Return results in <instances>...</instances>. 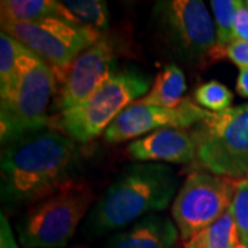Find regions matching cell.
I'll list each match as a JSON object with an SVG mask.
<instances>
[{
    "mask_svg": "<svg viewBox=\"0 0 248 248\" xmlns=\"http://www.w3.org/2000/svg\"><path fill=\"white\" fill-rule=\"evenodd\" d=\"M81 161L78 142L51 127L27 134L3 146L0 197L16 213L76 181Z\"/></svg>",
    "mask_w": 248,
    "mask_h": 248,
    "instance_id": "1",
    "label": "cell"
},
{
    "mask_svg": "<svg viewBox=\"0 0 248 248\" xmlns=\"http://www.w3.org/2000/svg\"><path fill=\"white\" fill-rule=\"evenodd\" d=\"M179 187L178 174L169 164H128L93 204L84 232L99 237L124 231L142 218L169 208Z\"/></svg>",
    "mask_w": 248,
    "mask_h": 248,
    "instance_id": "2",
    "label": "cell"
},
{
    "mask_svg": "<svg viewBox=\"0 0 248 248\" xmlns=\"http://www.w3.org/2000/svg\"><path fill=\"white\" fill-rule=\"evenodd\" d=\"M152 83L151 75L138 68H115L86 101L53 117L50 127L78 143H89L105 133L128 105L145 97Z\"/></svg>",
    "mask_w": 248,
    "mask_h": 248,
    "instance_id": "3",
    "label": "cell"
},
{
    "mask_svg": "<svg viewBox=\"0 0 248 248\" xmlns=\"http://www.w3.org/2000/svg\"><path fill=\"white\" fill-rule=\"evenodd\" d=\"M58 80L53 68L24 47L18 60L17 78L6 98L0 99L1 145L50 127L48 108L57 95Z\"/></svg>",
    "mask_w": 248,
    "mask_h": 248,
    "instance_id": "4",
    "label": "cell"
},
{
    "mask_svg": "<svg viewBox=\"0 0 248 248\" xmlns=\"http://www.w3.org/2000/svg\"><path fill=\"white\" fill-rule=\"evenodd\" d=\"M93 187L72 181L57 192L29 205L16 223L22 248H63L95 203Z\"/></svg>",
    "mask_w": 248,
    "mask_h": 248,
    "instance_id": "5",
    "label": "cell"
},
{
    "mask_svg": "<svg viewBox=\"0 0 248 248\" xmlns=\"http://www.w3.org/2000/svg\"><path fill=\"white\" fill-rule=\"evenodd\" d=\"M196 170L239 181L248 175V102L210 113L190 127Z\"/></svg>",
    "mask_w": 248,
    "mask_h": 248,
    "instance_id": "6",
    "label": "cell"
},
{
    "mask_svg": "<svg viewBox=\"0 0 248 248\" xmlns=\"http://www.w3.org/2000/svg\"><path fill=\"white\" fill-rule=\"evenodd\" d=\"M153 19L160 39L179 61L203 68L217 60V29L200 0L157 1Z\"/></svg>",
    "mask_w": 248,
    "mask_h": 248,
    "instance_id": "7",
    "label": "cell"
},
{
    "mask_svg": "<svg viewBox=\"0 0 248 248\" xmlns=\"http://www.w3.org/2000/svg\"><path fill=\"white\" fill-rule=\"evenodd\" d=\"M1 32L14 37L47 62L55 72L58 81L78 55L104 35L61 18H45L35 22L1 21Z\"/></svg>",
    "mask_w": 248,
    "mask_h": 248,
    "instance_id": "8",
    "label": "cell"
},
{
    "mask_svg": "<svg viewBox=\"0 0 248 248\" xmlns=\"http://www.w3.org/2000/svg\"><path fill=\"white\" fill-rule=\"evenodd\" d=\"M239 181L195 170L187 174L171 204V218L186 241L215 222L231 207Z\"/></svg>",
    "mask_w": 248,
    "mask_h": 248,
    "instance_id": "9",
    "label": "cell"
},
{
    "mask_svg": "<svg viewBox=\"0 0 248 248\" xmlns=\"http://www.w3.org/2000/svg\"><path fill=\"white\" fill-rule=\"evenodd\" d=\"M119 51L115 36L104 33L94 45L78 55L60 79L61 87L55 98L58 113L86 101L110 76L116 68Z\"/></svg>",
    "mask_w": 248,
    "mask_h": 248,
    "instance_id": "10",
    "label": "cell"
},
{
    "mask_svg": "<svg viewBox=\"0 0 248 248\" xmlns=\"http://www.w3.org/2000/svg\"><path fill=\"white\" fill-rule=\"evenodd\" d=\"M210 113L211 112L199 107L190 98H185L177 108L152 107L137 101L116 117L104 133V138L109 143L133 142L166 127L190 128Z\"/></svg>",
    "mask_w": 248,
    "mask_h": 248,
    "instance_id": "11",
    "label": "cell"
},
{
    "mask_svg": "<svg viewBox=\"0 0 248 248\" xmlns=\"http://www.w3.org/2000/svg\"><path fill=\"white\" fill-rule=\"evenodd\" d=\"M127 153L137 161L195 164L196 145L190 128L166 127L130 142Z\"/></svg>",
    "mask_w": 248,
    "mask_h": 248,
    "instance_id": "12",
    "label": "cell"
},
{
    "mask_svg": "<svg viewBox=\"0 0 248 248\" xmlns=\"http://www.w3.org/2000/svg\"><path fill=\"white\" fill-rule=\"evenodd\" d=\"M181 239L175 222L164 214H151L108 237L102 248H174Z\"/></svg>",
    "mask_w": 248,
    "mask_h": 248,
    "instance_id": "13",
    "label": "cell"
},
{
    "mask_svg": "<svg viewBox=\"0 0 248 248\" xmlns=\"http://www.w3.org/2000/svg\"><path fill=\"white\" fill-rule=\"evenodd\" d=\"M185 91V73L177 63H169L157 73L149 93L138 102L152 107L177 108L184 102Z\"/></svg>",
    "mask_w": 248,
    "mask_h": 248,
    "instance_id": "14",
    "label": "cell"
},
{
    "mask_svg": "<svg viewBox=\"0 0 248 248\" xmlns=\"http://www.w3.org/2000/svg\"><path fill=\"white\" fill-rule=\"evenodd\" d=\"M61 18L75 25L107 33L110 13L107 1L102 0H62Z\"/></svg>",
    "mask_w": 248,
    "mask_h": 248,
    "instance_id": "15",
    "label": "cell"
},
{
    "mask_svg": "<svg viewBox=\"0 0 248 248\" xmlns=\"http://www.w3.org/2000/svg\"><path fill=\"white\" fill-rule=\"evenodd\" d=\"M239 246V232L229 210L210 226L184 241V248H237Z\"/></svg>",
    "mask_w": 248,
    "mask_h": 248,
    "instance_id": "16",
    "label": "cell"
},
{
    "mask_svg": "<svg viewBox=\"0 0 248 248\" xmlns=\"http://www.w3.org/2000/svg\"><path fill=\"white\" fill-rule=\"evenodd\" d=\"M0 16L1 21L7 22L61 18V4L60 0H3L0 3Z\"/></svg>",
    "mask_w": 248,
    "mask_h": 248,
    "instance_id": "17",
    "label": "cell"
},
{
    "mask_svg": "<svg viewBox=\"0 0 248 248\" xmlns=\"http://www.w3.org/2000/svg\"><path fill=\"white\" fill-rule=\"evenodd\" d=\"M243 4L241 0H211L210 6L213 10V18L217 29V60H223V51L233 40L234 19Z\"/></svg>",
    "mask_w": 248,
    "mask_h": 248,
    "instance_id": "18",
    "label": "cell"
},
{
    "mask_svg": "<svg viewBox=\"0 0 248 248\" xmlns=\"http://www.w3.org/2000/svg\"><path fill=\"white\" fill-rule=\"evenodd\" d=\"M24 46L4 32H0V99L6 98L17 78L18 60Z\"/></svg>",
    "mask_w": 248,
    "mask_h": 248,
    "instance_id": "19",
    "label": "cell"
},
{
    "mask_svg": "<svg viewBox=\"0 0 248 248\" xmlns=\"http://www.w3.org/2000/svg\"><path fill=\"white\" fill-rule=\"evenodd\" d=\"M195 101L199 107L211 113L223 112L232 108L233 94L225 84L218 80H210L195 90Z\"/></svg>",
    "mask_w": 248,
    "mask_h": 248,
    "instance_id": "20",
    "label": "cell"
},
{
    "mask_svg": "<svg viewBox=\"0 0 248 248\" xmlns=\"http://www.w3.org/2000/svg\"><path fill=\"white\" fill-rule=\"evenodd\" d=\"M229 211L237 226L240 243L248 246V175L239 179Z\"/></svg>",
    "mask_w": 248,
    "mask_h": 248,
    "instance_id": "21",
    "label": "cell"
},
{
    "mask_svg": "<svg viewBox=\"0 0 248 248\" xmlns=\"http://www.w3.org/2000/svg\"><path fill=\"white\" fill-rule=\"evenodd\" d=\"M223 58L231 60L240 69H248V43L233 42L225 48Z\"/></svg>",
    "mask_w": 248,
    "mask_h": 248,
    "instance_id": "22",
    "label": "cell"
},
{
    "mask_svg": "<svg viewBox=\"0 0 248 248\" xmlns=\"http://www.w3.org/2000/svg\"><path fill=\"white\" fill-rule=\"evenodd\" d=\"M233 40L248 43V9L244 1L240 6L239 11L234 19V29H233Z\"/></svg>",
    "mask_w": 248,
    "mask_h": 248,
    "instance_id": "23",
    "label": "cell"
},
{
    "mask_svg": "<svg viewBox=\"0 0 248 248\" xmlns=\"http://www.w3.org/2000/svg\"><path fill=\"white\" fill-rule=\"evenodd\" d=\"M0 223H1V228H0V248H18L17 239L14 236V233L11 231V226H10L9 221L6 218L4 213L1 211V217H0Z\"/></svg>",
    "mask_w": 248,
    "mask_h": 248,
    "instance_id": "24",
    "label": "cell"
},
{
    "mask_svg": "<svg viewBox=\"0 0 248 248\" xmlns=\"http://www.w3.org/2000/svg\"><path fill=\"white\" fill-rule=\"evenodd\" d=\"M236 91L240 97L248 98V69H240L236 81Z\"/></svg>",
    "mask_w": 248,
    "mask_h": 248,
    "instance_id": "25",
    "label": "cell"
},
{
    "mask_svg": "<svg viewBox=\"0 0 248 248\" xmlns=\"http://www.w3.org/2000/svg\"><path fill=\"white\" fill-rule=\"evenodd\" d=\"M237 248H248V246H244V244H241V243H240V246Z\"/></svg>",
    "mask_w": 248,
    "mask_h": 248,
    "instance_id": "26",
    "label": "cell"
},
{
    "mask_svg": "<svg viewBox=\"0 0 248 248\" xmlns=\"http://www.w3.org/2000/svg\"><path fill=\"white\" fill-rule=\"evenodd\" d=\"M244 4H246V7L248 9V0H246V1H244Z\"/></svg>",
    "mask_w": 248,
    "mask_h": 248,
    "instance_id": "27",
    "label": "cell"
},
{
    "mask_svg": "<svg viewBox=\"0 0 248 248\" xmlns=\"http://www.w3.org/2000/svg\"><path fill=\"white\" fill-rule=\"evenodd\" d=\"M73 248H86V247H80V246H79V247H73Z\"/></svg>",
    "mask_w": 248,
    "mask_h": 248,
    "instance_id": "28",
    "label": "cell"
}]
</instances>
